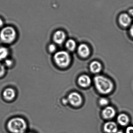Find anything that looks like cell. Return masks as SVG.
I'll use <instances>...</instances> for the list:
<instances>
[{"instance_id": "6da1fadb", "label": "cell", "mask_w": 133, "mask_h": 133, "mask_svg": "<svg viewBox=\"0 0 133 133\" xmlns=\"http://www.w3.org/2000/svg\"><path fill=\"white\" fill-rule=\"evenodd\" d=\"M94 81L96 88L101 94H107L113 90V83L111 80L104 76H96L94 77Z\"/></svg>"}, {"instance_id": "7a4b0ae2", "label": "cell", "mask_w": 133, "mask_h": 133, "mask_svg": "<svg viewBox=\"0 0 133 133\" xmlns=\"http://www.w3.org/2000/svg\"><path fill=\"white\" fill-rule=\"evenodd\" d=\"M7 127L12 133H24L27 129V124L23 118L15 117L8 122Z\"/></svg>"}, {"instance_id": "3957f363", "label": "cell", "mask_w": 133, "mask_h": 133, "mask_svg": "<svg viewBox=\"0 0 133 133\" xmlns=\"http://www.w3.org/2000/svg\"><path fill=\"white\" fill-rule=\"evenodd\" d=\"M16 37L17 32L12 26H5L0 31V40L3 43L11 44L15 41Z\"/></svg>"}, {"instance_id": "277c9868", "label": "cell", "mask_w": 133, "mask_h": 133, "mask_svg": "<svg viewBox=\"0 0 133 133\" xmlns=\"http://www.w3.org/2000/svg\"><path fill=\"white\" fill-rule=\"evenodd\" d=\"M54 60L58 66L65 68L68 66L71 58L68 52L65 51H60L55 54Z\"/></svg>"}, {"instance_id": "5b68a950", "label": "cell", "mask_w": 133, "mask_h": 133, "mask_svg": "<svg viewBox=\"0 0 133 133\" xmlns=\"http://www.w3.org/2000/svg\"><path fill=\"white\" fill-rule=\"evenodd\" d=\"M68 102L74 106H79L82 102V97L77 92H73L69 94L68 96Z\"/></svg>"}, {"instance_id": "8992f818", "label": "cell", "mask_w": 133, "mask_h": 133, "mask_svg": "<svg viewBox=\"0 0 133 133\" xmlns=\"http://www.w3.org/2000/svg\"><path fill=\"white\" fill-rule=\"evenodd\" d=\"M16 97V91L14 88L11 87L5 88L2 92V97L6 101H13Z\"/></svg>"}, {"instance_id": "52a82bcc", "label": "cell", "mask_w": 133, "mask_h": 133, "mask_svg": "<svg viewBox=\"0 0 133 133\" xmlns=\"http://www.w3.org/2000/svg\"><path fill=\"white\" fill-rule=\"evenodd\" d=\"M66 39V34L62 30H58L54 33L53 39L55 43L58 44L63 43Z\"/></svg>"}, {"instance_id": "ba28073f", "label": "cell", "mask_w": 133, "mask_h": 133, "mask_svg": "<svg viewBox=\"0 0 133 133\" xmlns=\"http://www.w3.org/2000/svg\"><path fill=\"white\" fill-rule=\"evenodd\" d=\"M119 23L124 27L129 26L132 22L131 16L126 13H123L120 15L119 19Z\"/></svg>"}, {"instance_id": "9c48e42d", "label": "cell", "mask_w": 133, "mask_h": 133, "mask_svg": "<svg viewBox=\"0 0 133 133\" xmlns=\"http://www.w3.org/2000/svg\"><path fill=\"white\" fill-rule=\"evenodd\" d=\"M102 115L104 118L109 119L113 118L116 115L115 109L111 106H107L102 111Z\"/></svg>"}, {"instance_id": "30bf717a", "label": "cell", "mask_w": 133, "mask_h": 133, "mask_svg": "<svg viewBox=\"0 0 133 133\" xmlns=\"http://www.w3.org/2000/svg\"><path fill=\"white\" fill-rule=\"evenodd\" d=\"M78 53L80 57L86 58L90 55V50L86 44H82L78 47Z\"/></svg>"}, {"instance_id": "8fae6325", "label": "cell", "mask_w": 133, "mask_h": 133, "mask_svg": "<svg viewBox=\"0 0 133 133\" xmlns=\"http://www.w3.org/2000/svg\"><path fill=\"white\" fill-rule=\"evenodd\" d=\"M104 130L107 133H116L118 131L117 125L114 122H109L104 125Z\"/></svg>"}, {"instance_id": "7c38bea8", "label": "cell", "mask_w": 133, "mask_h": 133, "mask_svg": "<svg viewBox=\"0 0 133 133\" xmlns=\"http://www.w3.org/2000/svg\"><path fill=\"white\" fill-rule=\"evenodd\" d=\"M79 84L83 87H87L90 85L91 79L90 77L86 75L80 76L78 79Z\"/></svg>"}, {"instance_id": "4fadbf2b", "label": "cell", "mask_w": 133, "mask_h": 133, "mask_svg": "<svg viewBox=\"0 0 133 133\" xmlns=\"http://www.w3.org/2000/svg\"><path fill=\"white\" fill-rule=\"evenodd\" d=\"M102 66L100 63L97 61L91 62L90 65V69L93 73H98L101 70Z\"/></svg>"}, {"instance_id": "5bb4252c", "label": "cell", "mask_w": 133, "mask_h": 133, "mask_svg": "<svg viewBox=\"0 0 133 133\" xmlns=\"http://www.w3.org/2000/svg\"><path fill=\"white\" fill-rule=\"evenodd\" d=\"M9 51L8 48L4 46H0V62L4 61L8 58Z\"/></svg>"}, {"instance_id": "9a60e30c", "label": "cell", "mask_w": 133, "mask_h": 133, "mask_svg": "<svg viewBox=\"0 0 133 133\" xmlns=\"http://www.w3.org/2000/svg\"><path fill=\"white\" fill-rule=\"evenodd\" d=\"M117 120L118 123L122 126H126L129 122V118L127 115L121 114L118 116Z\"/></svg>"}, {"instance_id": "2e32d148", "label": "cell", "mask_w": 133, "mask_h": 133, "mask_svg": "<svg viewBox=\"0 0 133 133\" xmlns=\"http://www.w3.org/2000/svg\"><path fill=\"white\" fill-rule=\"evenodd\" d=\"M66 47L69 50L73 51L75 50L76 47V42L72 39L68 40L66 43Z\"/></svg>"}, {"instance_id": "e0dca14e", "label": "cell", "mask_w": 133, "mask_h": 133, "mask_svg": "<svg viewBox=\"0 0 133 133\" xmlns=\"http://www.w3.org/2000/svg\"><path fill=\"white\" fill-rule=\"evenodd\" d=\"M4 64L5 67L10 68L13 66L14 65V61L12 59L8 58L4 61Z\"/></svg>"}, {"instance_id": "ac0fdd59", "label": "cell", "mask_w": 133, "mask_h": 133, "mask_svg": "<svg viewBox=\"0 0 133 133\" xmlns=\"http://www.w3.org/2000/svg\"><path fill=\"white\" fill-rule=\"evenodd\" d=\"M6 68L4 64L0 62V78L3 77L5 75L6 71Z\"/></svg>"}, {"instance_id": "d6986e66", "label": "cell", "mask_w": 133, "mask_h": 133, "mask_svg": "<svg viewBox=\"0 0 133 133\" xmlns=\"http://www.w3.org/2000/svg\"><path fill=\"white\" fill-rule=\"evenodd\" d=\"M108 103V100L105 98H102L99 100V104L102 106H106Z\"/></svg>"}, {"instance_id": "ffe728a7", "label": "cell", "mask_w": 133, "mask_h": 133, "mask_svg": "<svg viewBox=\"0 0 133 133\" xmlns=\"http://www.w3.org/2000/svg\"><path fill=\"white\" fill-rule=\"evenodd\" d=\"M48 51L51 53H54L56 50V46L54 44H50L48 46Z\"/></svg>"}, {"instance_id": "44dd1931", "label": "cell", "mask_w": 133, "mask_h": 133, "mask_svg": "<svg viewBox=\"0 0 133 133\" xmlns=\"http://www.w3.org/2000/svg\"><path fill=\"white\" fill-rule=\"evenodd\" d=\"M126 132V133H133V127L130 126L127 127Z\"/></svg>"}, {"instance_id": "7402d4cb", "label": "cell", "mask_w": 133, "mask_h": 133, "mask_svg": "<svg viewBox=\"0 0 133 133\" xmlns=\"http://www.w3.org/2000/svg\"><path fill=\"white\" fill-rule=\"evenodd\" d=\"M129 15L130 16H133V9H130L129 11Z\"/></svg>"}, {"instance_id": "603a6c76", "label": "cell", "mask_w": 133, "mask_h": 133, "mask_svg": "<svg viewBox=\"0 0 133 133\" xmlns=\"http://www.w3.org/2000/svg\"><path fill=\"white\" fill-rule=\"evenodd\" d=\"M130 35L133 37V24L130 27Z\"/></svg>"}, {"instance_id": "cb8c5ba5", "label": "cell", "mask_w": 133, "mask_h": 133, "mask_svg": "<svg viewBox=\"0 0 133 133\" xmlns=\"http://www.w3.org/2000/svg\"><path fill=\"white\" fill-rule=\"evenodd\" d=\"M4 25V22L3 20L0 18V28H2Z\"/></svg>"}, {"instance_id": "d4e9b609", "label": "cell", "mask_w": 133, "mask_h": 133, "mask_svg": "<svg viewBox=\"0 0 133 133\" xmlns=\"http://www.w3.org/2000/svg\"><path fill=\"white\" fill-rule=\"evenodd\" d=\"M62 102L64 104H66L68 102V99H63Z\"/></svg>"}, {"instance_id": "484cf974", "label": "cell", "mask_w": 133, "mask_h": 133, "mask_svg": "<svg viewBox=\"0 0 133 133\" xmlns=\"http://www.w3.org/2000/svg\"><path fill=\"white\" fill-rule=\"evenodd\" d=\"M116 133H123V132H122V131H117V132H116Z\"/></svg>"}, {"instance_id": "4316f807", "label": "cell", "mask_w": 133, "mask_h": 133, "mask_svg": "<svg viewBox=\"0 0 133 133\" xmlns=\"http://www.w3.org/2000/svg\"><path fill=\"white\" fill-rule=\"evenodd\" d=\"M33 133L29 132V133Z\"/></svg>"}]
</instances>
